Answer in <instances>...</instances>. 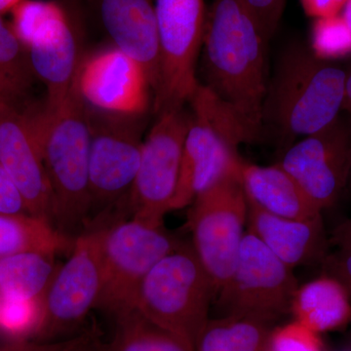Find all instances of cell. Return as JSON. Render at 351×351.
<instances>
[{"instance_id":"38","label":"cell","mask_w":351,"mask_h":351,"mask_svg":"<svg viewBox=\"0 0 351 351\" xmlns=\"http://www.w3.org/2000/svg\"><path fill=\"white\" fill-rule=\"evenodd\" d=\"M22 0H0V14L12 10Z\"/></svg>"},{"instance_id":"25","label":"cell","mask_w":351,"mask_h":351,"mask_svg":"<svg viewBox=\"0 0 351 351\" xmlns=\"http://www.w3.org/2000/svg\"><path fill=\"white\" fill-rule=\"evenodd\" d=\"M34 76L27 49L0 16V88L8 98L22 101Z\"/></svg>"},{"instance_id":"9","label":"cell","mask_w":351,"mask_h":351,"mask_svg":"<svg viewBox=\"0 0 351 351\" xmlns=\"http://www.w3.org/2000/svg\"><path fill=\"white\" fill-rule=\"evenodd\" d=\"M293 269L252 233H245L232 276L219 290L221 315H240L276 322L291 313L297 291Z\"/></svg>"},{"instance_id":"36","label":"cell","mask_w":351,"mask_h":351,"mask_svg":"<svg viewBox=\"0 0 351 351\" xmlns=\"http://www.w3.org/2000/svg\"><path fill=\"white\" fill-rule=\"evenodd\" d=\"M64 351H98V346L87 335H82L78 336L75 343Z\"/></svg>"},{"instance_id":"14","label":"cell","mask_w":351,"mask_h":351,"mask_svg":"<svg viewBox=\"0 0 351 351\" xmlns=\"http://www.w3.org/2000/svg\"><path fill=\"white\" fill-rule=\"evenodd\" d=\"M77 86L88 107L110 114L145 117L151 104L149 75L114 46L83 58Z\"/></svg>"},{"instance_id":"7","label":"cell","mask_w":351,"mask_h":351,"mask_svg":"<svg viewBox=\"0 0 351 351\" xmlns=\"http://www.w3.org/2000/svg\"><path fill=\"white\" fill-rule=\"evenodd\" d=\"M159 69L154 90L156 115L181 110L198 82L196 64L204 38V0H156Z\"/></svg>"},{"instance_id":"32","label":"cell","mask_w":351,"mask_h":351,"mask_svg":"<svg viewBox=\"0 0 351 351\" xmlns=\"http://www.w3.org/2000/svg\"><path fill=\"white\" fill-rule=\"evenodd\" d=\"M322 265L325 274L338 279L351 297V247L337 248L334 253L327 254Z\"/></svg>"},{"instance_id":"28","label":"cell","mask_w":351,"mask_h":351,"mask_svg":"<svg viewBox=\"0 0 351 351\" xmlns=\"http://www.w3.org/2000/svg\"><path fill=\"white\" fill-rule=\"evenodd\" d=\"M311 49L318 58L331 61L351 55V31L341 13L314 19Z\"/></svg>"},{"instance_id":"19","label":"cell","mask_w":351,"mask_h":351,"mask_svg":"<svg viewBox=\"0 0 351 351\" xmlns=\"http://www.w3.org/2000/svg\"><path fill=\"white\" fill-rule=\"evenodd\" d=\"M240 180L247 197L270 214L293 219L322 216L319 208L278 163L260 166L243 160Z\"/></svg>"},{"instance_id":"15","label":"cell","mask_w":351,"mask_h":351,"mask_svg":"<svg viewBox=\"0 0 351 351\" xmlns=\"http://www.w3.org/2000/svg\"><path fill=\"white\" fill-rule=\"evenodd\" d=\"M0 166L20 189L29 214L53 223L52 191L29 113L8 98H0Z\"/></svg>"},{"instance_id":"10","label":"cell","mask_w":351,"mask_h":351,"mask_svg":"<svg viewBox=\"0 0 351 351\" xmlns=\"http://www.w3.org/2000/svg\"><path fill=\"white\" fill-rule=\"evenodd\" d=\"M106 226L75 239L66 262L59 267L43 299L38 341H60L97 308L103 287L101 241Z\"/></svg>"},{"instance_id":"6","label":"cell","mask_w":351,"mask_h":351,"mask_svg":"<svg viewBox=\"0 0 351 351\" xmlns=\"http://www.w3.org/2000/svg\"><path fill=\"white\" fill-rule=\"evenodd\" d=\"M181 244L163 225L137 219L106 226L101 241L103 287L97 308L112 316L134 309L145 276Z\"/></svg>"},{"instance_id":"16","label":"cell","mask_w":351,"mask_h":351,"mask_svg":"<svg viewBox=\"0 0 351 351\" xmlns=\"http://www.w3.org/2000/svg\"><path fill=\"white\" fill-rule=\"evenodd\" d=\"M104 29L112 46L144 68L156 86L159 44L156 9L152 0H98Z\"/></svg>"},{"instance_id":"2","label":"cell","mask_w":351,"mask_h":351,"mask_svg":"<svg viewBox=\"0 0 351 351\" xmlns=\"http://www.w3.org/2000/svg\"><path fill=\"white\" fill-rule=\"evenodd\" d=\"M346 69L318 58L301 44L289 46L267 84L263 125L269 126L288 147L317 133L341 117Z\"/></svg>"},{"instance_id":"8","label":"cell","mask_w":351,"mask_h":351,"mask_svg":"<svg viewBox=\"0 0 351 351\" xmlns=\"http://www.w3.org/2000/svg\"><path fill=\"white\" fill-rule=\"evenodd\" d=\"M247 217L248 200L240 174L203 191L191 203V247L211 277L217 293L228 282L237 265Z\"/></svg>"},{"instance_id":"31","label":"cell","mask_w":351,"mask_h":351,"mask_svg":"<svg viewBox=\"0 0 351 351\" xmlns=\"http://www.w3.org/2000/svg\"><path fill=\"white\" fill-rule=\"evenodd\" d=\"M0 215H29L24 195L16 182L0 166Z\"/></svg>"},{"instance_id":"34","label":"cell","mask_w":351,"mask_h":351,"mask_svg":"<svg viewBox=\"0 0 351 351\" xmlns=\"http://www.w3.org/2000/svg\"><path fill=\"white\" fill-rule=\"evenodd\" d=\"M348 0H301L307 15L318 18L330 17L341 12Z\"/></svg>"},{"instance_id":"37","label":"cell","mask_w":351,"mask_h":351,"mask_svg":"<svg viewBox=\"0 0 351 351\" xmlns=\"http://www.w3.org/2000/svg\"><path fill=\"white\" fill-rule=\"evenodd\" d=\"M343 112L351 117V66L346 69L345 100H343Z\"/></svg>"},{"instance_id":"22","label":"cell","mask_w":351,"mask_h":351,"mask_svg":"<svg viewBox=\"0 0 351 351\" xmlns=\"http://www.w3.org/2000/svg\"><path fill=\"white\" fill-rule=\"evenodd\" d=\"M271 323L240 315L208 320L195 351H270Z\"/></svg>"},{"instance_id":"5","label":"cell","mask_w":351,"mask_h":351,"mask_svg":"<svg viewBox=\"0 0 351 351\" xmlns=\"http://www.w3.org/2000/svg\"><path fill=\"white\" fill-rule=\"evenodd\" d=\"M217 289L191 244H181L149 272L138 289V313L195 351Z\"/></svg>"},{"instance_id":"39","label":"cell","mask_w":351,"mask_h":351,"mask_svg":"<svg viewBox=\"0 0 351 351\" xmlns=\"http://www.w3.org/2000/svg\"><path fill=\"white\" fill-rule=\"evenodd\" d=\"M341 17L346 21V25H348L351 31V0L346 2L345 7L341 12Z\"/></svg>"},{"instance_id":"4","label":"cell","mask_w":351,"mask_h":351,"mask_svg":"<svg viewBox=\"0 0 351 351\" xmlns=\"http://www.w3.org/2000/svg\"><path fill=\"white\" fill-rule=\"evenodd\" d=\"M188 104L189 124L172 211L189 206L226 178L239 175L243 159L239 147L253 142L232 108L202 83Z\"/></svg>"},{"instance_id":"23","label":"cell","mask_w":351,"mask_h":351,"mask_svg":"<svg viewBox=\"0 0 351 351\" xmlns=\"http://www.w3.org/2000/svg\"><path fill=\"white\" fill-rule=\"evenodd\" d=\"M53 258L22 252L0 258V297L43 300L59 269Z\"/></svg>"},{"instance_id":"29","label":"cell","mask_w":351,"mask_h":351,"mask_svg":"<svg viewBox=\"0 0 351 351\" xmlns=\"http://www.w3.org/2000/svg\"><path fill=\"white\" fill-rule=\"evenodd\" d=\"M270 351H322V343L319 334L294 320L272 330Z\"/></svg>"},{"instance_id":"18","label":"cell","mask_w":351,"mask_h":351,"mask_svg":"<svg viewBox=\"0 0 351 351\" xmlns=\"http://www.w3.org/2000/svg\"><path fill=\"white\" fill-rule=\"evenodd\" d=\"M34 75L46 86V104L64 100L77 84L83 54L82 41L69 18L50 36L27 48Z\"/></svg>"},{"instance_id":"11","label":"cell","mask_w":351,"mask_h":351,"mask_svg":"<svg viewBox=\"0 0 351 351\" xmlns=\"http://www.w3.org/2000/svg\"><path fill=\"white\" fill-rule=\"evenodd\" d=\"M189 112L170 110L157 115L143 144L140 166L131 189L132 218L162 226L172 211L177 191Z\"/></svg>"},{"instance_id":"1","label":"cell","mask_w":351,"mask_h":351,"mask_svg":"<svg viewBox=\"0 0 351 351\" xmlns=\"http://www.w3.org/2000/svg\"><path fill=\"white\" fill-rule=\"evenodd\" d=\"M267 43L243 0H214L202 44L204 85L232 108L253 141L263 132Z\"/></svg>"},{"instance_id":"21","label":"cell","mask_w":351,"mask_h":351,"mask_svg":"<svg viewBox=\"0 0 351 351\" xmlns=\"http://www.w3.org/2000/svg\"><path fill=\"white\" fill-rule=\"evenodd\" d=\"M75 241L46 219L31 215H0V258L22 252L55 257L71 252Z\"/></svg>"},{"instance_id":"30","label":"cell","mask_w":351,"mask_h":351,"mask_svg":"<svg viewBox=\"0 0 351 351\" xmlns=\"http://www.w3.org/2000/svg\"><path fill=\"white\" fill-rule=\"evenodd\" d=\"M267 41L274 36L282 17L285 0H243Z\"/></svg>"},{"instance_id":"33","label":"cell","mask_w":351,"mask_h":351,"mask_svg":"<svg viewBox=\"0 0 351 351\" xmlns=\"http://www.w3.org/2000/svg\"><path fill=\"white\" fill-rule=\"evenodd\" d=\"M75 338L60 339V341H9L8 343L0 346V351H64L77 339Z\"/></svg>"},{"instance_id":"17","label":"cell","mask_w":351,"mask_h":351,"mask_svg":"<svg viewBox=\"0 0 351 351\" xmlns=\"http://www.w3.org/2000/svg\"><path fill=\"white\" fill-rule=\"evenodd\" d=\"M247 200V232L262 241L277 258L291 269L322 263L329 242L322 216L313 219L282 218L265 211L248 197Z\"/></svg>"},{"instance_id":"20","label":"cell","mask_w":351,"mask_h":351,"mask_svg":"<svg viewBox=\"0 0 351 351\" xmlns=\"http://www.w3.org/2000/svg\"><path fill=\"white\" fill-rule=\"evenodd\" d=\"M291 313L317 334L334 331L351 320V297L338 279L325 274L298 287Z\"/></svg>"},{"instance_id":"27","label":"cell","mask_w":351,"mask_h":351,"mask_svg":"<svg viewBox=\"0 0 351 351\" xmlns=\"http://www.w3.org/2000/svg\"><path fill=\"white\" fill-rule=\"evenodd\" d=\"M43 321V300L0 297V332L10 341L36 337Z\"/></svg>"},{"instance_id":"26","label":"cell","mask_w":351,"mask_h":351,"mask_svg":"<svg viewBox=\"0 0 351 351\" xmlns=\"http://www.w3.org/2000/svg\"><path fill=\"white\" fill-rule=\"evenodd\" d=\"M12 12L11 29L25 49L47 38L68 18L56 2L43 0H22Z\"/></svg>"},{"instance_id":"40","label":"cell","mask_w":351,"mask_h":351,"mask_svg":"<svg viewBox=\"0 0 351 351\" xmlns=\"http://www.w3.org/2000/svg\"><path fill=\"white\" fill-rule=\"evenodd\" d=\"M0 98H8V97H7L6 95L3 93V91H2L1 88H0Z\"/></svg>"},{"instance_id":"12","label":"cell","mask_w":351,"mask_h":351,"mask_svg":"<svg viewBox=\"0 0 351 351\" xmlns=\"http://www.w3.org/2000/svg\"><path fill=\"white\" fill-rule=\"evenodd\" d=\"M87 108L91 210L101 209L130 195L142 156L144 117L110 114Z\"/></svg>"},{"instance_id":"3","label":"cell","mask_w":351,"mask_h":351,"mask_svg":"<svg viewBox=\"0 0 351 351\" xmlns=\"http://www.w3.org/2000/svg\"><path fill=\"white\" fill-rule=\"evenodd\" d=\"M27 110L52 191L53 223L71 237L91 211L87 105L76 84L63 101Z\"/></svg>"},{"instance_id":"35","label":"cell","mask_w":351,"mask_h":351,"mask_svg":"<svg viewBox=\"0 0 351 351\" xmlns=\"http://www.w3.org/2000/svg\"><path fill=\"white\" fill-rule=\"evenodd\" d=\"M329 242L337 248L351 247V219H346L335 228Z\"/></svg>"},{"instance_id":"24","label":"cell","mask_w":351,"mask_h":351,"mask_svg":"<svg viewBox=\"0 0 351 351\" xmlns=\"http://www.w3.org/2000/svg\"><path fill=\"white\" fill-rule=\"evenodd\" d=\"M112 336L98 351H193L182 339L147 319L137 309L113 316Z\"/></svg>"},{"instance_id":"13","label":"cell","mask_w":351,"mask_h":351,"mask_svg":"<svg viewBox=\"0 0 351 351\" xmlns=\"http://www.w3.org/2000/svg\"><path fill=\"white\" fill-rule=\"evenodd\" d=\"M321 211L336 204L351 176V120L339 117L295 141L278 162Z\"/></svg>"}]
</instances>
